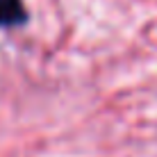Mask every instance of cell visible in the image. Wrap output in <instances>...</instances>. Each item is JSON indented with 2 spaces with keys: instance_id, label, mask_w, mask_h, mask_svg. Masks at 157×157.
<instances>
[{
  "instance_id": "cell-1",
  "label": "cell",
  "mask_w": 157,
  "mask_h": 157,
  "mask_svg": "<svg viewBox=\"0 0 157 157\" xmlns=\"http://www.w3.org/2000/svg\"><path fill=\"white\" fill-rule=\"evenodd\" d=\"M28 21L23 0H0V28H16Z\"/></svg>"
}]
</instances>
